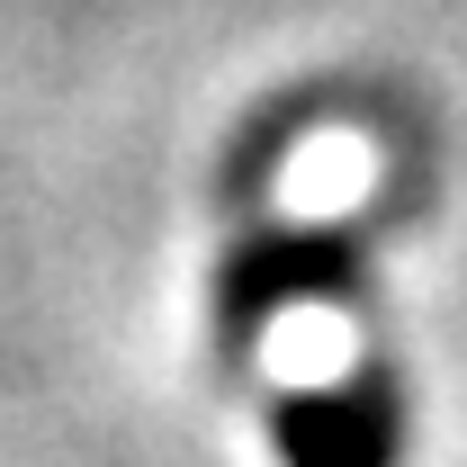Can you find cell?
Wrapping results in <instances>:
<instances>
[{"label":"cell","instance_id":"obj_1","mask_svg":"<svg viewBox=\"0 0 467 467\" xmlns=\"http://www.w3.org/2000/svg\"><path fill=\"white\" fill-rule=\"evenodd\" d=\"M333 296H359V234H252L216 270V342L225 359H243L279 306H333Z\"/></svg>","mask_w":467,"mask_h":467},{"label":"cell","instance_id":"obj_2","mask_svg":"<svg viewBox=\"0 0 467 467\" xmlns=\"http://www.w3.org/2000/svg\"><path fill=\"white\" fill-rule=\"evenodd\" d=\"M270 441L288 467H396L405 422L387 368H359L350 387H288L270 405Z\"/></svg>","mask_w":467,"mask_h":467}]
</instances>
